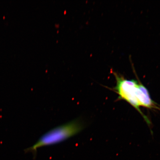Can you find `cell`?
Returning a JSON list of instances; mask_svg holds the SVG:
<instances>
[{
	"instance_id": "7a4b0ae2",
	"label": "cell",
	"mask_w": 160,
	"mask_h": 160,
	"mask_svg": "<svg viewBox=\"0 0 160 160\" xmlns=\"http://www.w3.org/2000/svg\"><path fill=\"white\" fill-rule=\"evenodd\" d=\"M116 80V85L112 89L119 95V99L125 100L137 110L146 122L151 124L149 119L140 109L139 100L144 87L139 80H128L121 75L112 71Z\"/></svg>"
},
{
	"instance_id": "6da1fadb",
	"label": "cell",
	"mask_w": 160,
	"mask_h": 160,
	"mask_svg": "<svg viewBox=\"0 0 160 160\" xmlns=\"http://www.w3.org/2000/svg\"><path fill=\"white\" fill-rule=\"evenodd\" d=\"M86 127L85 122L81 118L58 126L42 136L34 144L25 149V152L31 153L33 158H36L39 148L61 142L77 135Z\"/></svg>"
}]
</instances>
